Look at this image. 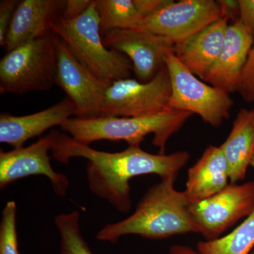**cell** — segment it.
I'll return each instance as SVG.
<instances>
[{
	"label": "cell",
	"mask_w": 254,
	"mask_h": 254,
	"mask_svg": "<svg viewBox=\"0 0 254 254\" xmlns=\"http://www.w3.org/2000/svg\"><path fill=\"white\" fill-rule=\"evenodd\" d=\"M51 153L62 163H68L73 158L86 159L90 190L124 213L131 208V179L146 175H157L161 180L177 178L190 159V153L184 150L169 155L152 154L142 149L141 145H128L117 153L101 151L58 131Z\"/></svg>",
	"instance_id": "1"
},
{
	"label": "cell",
	"mask_w": 254,
	"mask_h": 254,
	"mask_svg": "<svg viewBox=\"0 0 254 254\" xmlns=\"http://www.w3.org/2000/svg\"><path fill=\"white\" fill-rule=\"evenodd\" d=\"M176 177L163 179L147 190L134 212L121 221L108 224L97 233V240L116 243L121 237L137 235L149 240L198 233L190 213L185 191L175 187Z\"/></svg>",
	"instance_id": "2"
},
{
	"label": "cell",
	"mask_w": 254,
	"mask_h": 254,
	"mask_svg": "<svg viewBox=\"0 0 254 254\" xmlns=\"http://www.w3.org/2000/svg\"><path fill=\"white\" fill-rule=\"evenodd\" d=\"M193 115L190 112L167 108L160 113L141 118L99 116L68 119L60 127L80 143L90 145L95 141H125L128 145H141L145 136L154 135L153 144L165 154L167 143Z\"/></svg>",
	"instance_id": "3"
},
{
	"label": "cell",
	"mask_w": 254,
	"mask_h": 254,
	"mask_svg": "<svg viewBox=\"0 0 254 254\" xmlns=\"http://www.w3.org/2000/svg\"><path fill=\"white\" fill-rule=\"evenodd\" d=\"M53 32L66 43L78 61L101 81L112 83L129 78L133 71L131 60L105 46L95 0L76 19L65 21L60 18Z\"/></svg>",
	"instance_id": "4"
},
{
	"label": "cell",
	"mask_w": 254,
	"mask_h": 254,
	"mask_svg": "<svg viewBox=\"0 0 254 254\" xmlns=\"http://www.w3.org/2000/svg\"><path fill=\"white\" fill-rule=\"evenodd\" d=\"M55 38L53 33L7 52L0 60V93L50 90L56 77Z\"/></svg>",
	"instance_id": "5"
},
{
	"label": "cell",
	"mask_w": 254,
	"mask_h": 254,
	"mask_svg": "<svg viewBox=\"0 0 254 254\" xmlns=\"http://www.w3.org/2000/svg\"><path fill=\"white\" fill-rule=\"evenodd\" d=\"M165 64L172 86L168 108L196 114L214 128L229 118L234 105L230 93L200 81L174 53L167 55Z\"/></svg>",
	"instance_id": "6"
},
{
	"label": "cell",
	"mask_w": 254,
	"mask_h": 254,
	"mask_svg": "<svg viewBox=\"0 0 254 254\" xmlns=\"http://www.w3.org/2000/svg\"><path fill=\"white\" fill-rule=\"evenodd\" d=\"M171 80L166 66L151 81L118 80L107 90L100 116L141 118L168 108Z\"/></svg>",
	"instance_id": "7"
},
{
	"label": "cell",
	"mask_w": 254,
	"mask_h": 254,
	"mask_svg": "<svg viewBox=\"0 0 254 254\" xmlns=\"http://www.w3.org/2000/svg\"><path fill=\"white\" fill-rule=\"evenodd\" d=\"M254 211V180L230 183L207 199L190 203L192 220L205 240H213Z\"/></svg>",
	"instance_id": "8"
},
{
	"label": "cell",
	"mask_w": 254,
	"mask_h": 254,
	"mask_svg": "<svg viewBox=\"0 0 254 254\" xmlns=\"http://www.w3.org/2000/svg\"><path fill=\"white\" fill-rule=\"evenodd\" d=\"M222 17L215 0H170L166 6L147 16L140 28L176 43L185 41Z\"/></svg>",
	"instance_id": "9"
},
{
	"label": "cell",
	"mask_w": 254,
	"mask_h": 254,
	"mask_svg": "<svg viewBox=\"0 0 254 254\" xmlns=\"http://www.w3.org/2000/svg\"><path fill=\"white\" fill-rule=\"evenodd\" d=\"M57 70L55 83L77 107L78 118L100 116L107 90L111 83L101 81L75 58L71 50L56 36Z\"/></svg>",
	"instance_id": "10"
},
{
	"label": "cell",
	"mask_w": 254,
	"mask_h": 254,
	"mask_svg": "<svg viewBox=\"0 0 254 254\" xmlns=\"http://www.w3.org/2000/svg\"><path fill=\"white\" fill-rule=\"evenodd\" d=\"M55 135L56 131H53L29 146L0 152L1 190L25 177L42 175L50 180L55 194L66 196L69 186L68 177L55 171L48 154L54 145Z\"/></svg>",
	"instance_id": "11"
},
{
	"label": "cell",
	"mask_w": 254,
	"mask_h": 254,
	"mask_svg": "<svg viewBox=\"0 0 254 254\" xmlns=\"http://www.w3.org/2000/svg\"><path fill=\"white\" fill-rule=\"evenodd\" d=\"M107 48L128 57L139 81L148 82L166 66L167 55L174 53L175 43L143 29L113 30L103 36Z\"/></svg>",
	"instance_id": "12"
},
{
	"label": "cell",
	"mask_w": 254,
	"mask_h": 254,
	"mask_svg": "<svg viewBox=\"0 0 254 254\" xmlns=\"http://www.w3.org/2000/svg\"><path fill=\"white\" fill-rule=\"evenodd\" d=\"M66 0H23L18 1L10 24L4 48L6 51L53 34Z\"/></svg>",
	"instance_id": "13"
},
{
	"label": "cell",
	"mask_w": 254,
	"mask_h": 254,
	"mask_svg": "<svg viewBox=\"0 0 254 254\" xmlns=\"http://www.w3.org/2000/svg\"><path fill=\"white\" fill-rule=\"evenodd\" d=\"M79 116L76 104L68 97L49 108L24 116H14L8 113L0 115V142L13 148H22L33 137L47 130L61 127L71 117Z\"/></svg>",
	"instance_id": "14"
},
{
	"label": "cell",
	"mask_w": 254,
	"mask_h": 254,
	"mask_svg": "<svg viewBox=\"0 0 254 254\" xmlns=\"http://www.w3.org/2000/svg\"><path fill=\"white\" fill-rule=\"evenodd\" d=\"M254 44L253 36L240 19L229 24L221 53L203 81L228 93L237 91Z\"/></svg>",
	"instance_id": "15"
},
{
	"label": "cell",
	"mask_w": 254,
	"mask_h": 254,
	"mask_svg": "<svg viewBox=\"0 0 254 254\" xmlns=\"http://www.w3.org/2000/svg\"><path fill=\"white\" fill-rule=\"evenodd\" d=\"M230 21L220 18L194 36L175 45L174 54L195 76L204 80L218 59Z\"/></svg>",
	"instance_id": "16"
},
{
	"label": "cell",
	"mask_w": 254,
	"mask_h": 254,
	"mask_svg": "<svg viewBox=\"0 0 254 254\" xmlns=\"http://www.w3.org/2000/svg\"><path fill=\"white\" fill-rule=\"evenodd\" d=\"M230 181V172L221 147L210 145L189 169L185 191L190 203H198L216 194Z\"/></svg>",
	"instance_id": "17"
},
{
	"label": "cell",
	"mask_w": 254,
	"mask_h": 254,
	"mask_svg": "<svg viewBox=\"0 0 254 254\" xmlns=\"http://www.w3.org/2000/svg\"><path fill=\"white\" fill-rule=\"evenodd\" d=\"M220 147L228 164L230 182L245 180L254 154V108L240 110L230 134Z\"/></svg>",
	"instance_id": "18"
},
{
	"label": "cell",
	"mask_w": 254,
	"mask_h": 254,
	"mask_svg": "<svg viewBox=\"0 0 254 254\" xmlns=\"http://www.w3.org/2000/svg\"><path fill=\"white\" fill-rule=\"evenodd\" d=\"M102 36L113 30L138 29L144 18L133 0H95Z\"/></svg>",
	"instance_id": "19"
},
{
	"label": "cell",
	"mask_w": 254,
	"mask_h": 254,
	"mask_svg": "<svg viewBox=\"0 0 254 254\" xmlns=\"http://www.w3.org/2000/svg\"><path fill=\"white\" fill-rule=\"evenodd\" d=\"M254 249V211L235 230L213 240L200 241L197 254H251Z\"/></svg>",
	"instance_id": "20"
},
{
	"label": "cell",
	"mask_w": 254,
	"mask_h": 254,
	"mask_svg": "<svg viewBox=\"0 0 254 254\" xmlns=\"http://www.w3.org/2000/svg\"><path fill=\"white\" fill-rule=\"evenodd\" d=\"M80 217L76 210L55 216V226L60 235L59 254H94L82 235Z\"/></svg>",
	"instance_id": "21"
},
{
	"label": "cell",
	"mask_w": 254,
	"mask_h": 254,
	"mask_svg": "<svg viewBox=\"0 0 254 254\" xmlns=\"http://www.w3.org/2000/svg\"><path fill=\"white\" fill-rule=\"evenodd\" d=\"M16 202H7L1 213L0 222V254H21L16 231Z\"/></svg>",
	"instance_id": "22"
},
{
	"label": "cell",
	"mask_w": 254,
	"mask_h": 254,
	"mask_svg": "<svg viewBox=\"0 0 254 254\" xmlns=\"http://www.w3.org/2000/svg\"><path fill=\"white\" fill-rule=\"evenodd\" d=\"M237 92L245 101L254 103V44L242 70Z\"/></svg>",
	"instance_id": "23"
},
{
	"label": "cell",
	"mask_w": 254,
	"mask_h": 254,
	"mask_svg": "<svg viewBox=\"0 0 254 254\" xmlns=\"http://www.w3.org/2000/svg\"><path fill=\"white\" fill-rule=\"evenodd\" d=\"M18 1L16 0H1L0 1V45L4 46L6 34L12 21Z\"/></svg>",
	"instance_id": "24"
},
{
	"label": "cell",
	"mask_w": 254,
	"mask_h": 254,
	"mask_svg": "<svg viewBox=\"0 0 254 254\" xmlns=\"http://www.w3.org/2000/svg\"><path fill=\"white\" fill-rule=\"evenodd\" d=\"M92 0H66L61 18L72 21L79 17L89 7Z\"/></svg>",
	"instance_id": "25"
},
{
	"label": "cell",
	"mask_w": 254,
	"mask_h": 254,
	"mask_svg": "<svg viewBox=\"0 0 254 254\" xmlns=\"http://www.w3.org/2000/svg\"><path fill=\"white\" fill-rule=\"evenodd\" d=\"M240 20L254 39V0H239Z\"/></svg>",
	"instance_id": "26"
},
{
	"label": "cell",
	"mask_w": 254,
	"mask_h": 254,
	"mask_svg": "<svg viewBox=\"0 0 254 254\" xmlns=\"http://www.w3.org/2000/svg\"><path fill=\"white\" fill-rule=\"evenodd\" d=\"M221 10L222 18H226L229 21L235 22L240 19V6L239 0H218Z\"/></svg>",
	"instance_id": "27"
},
{
	"label": "cell",
	"mask_w": 254,
	"mask_h": 254,
	"mask_svg": "<svg viewBox=\"0 0 254 254\" xmlns=\"http://www.w3.org/2000/svg\"><path fill=\"white\" fill-rule=\"evenodd\" d=\"M137 9L143 18L150 16L155 11L166 6L170 0H133Z\"/></svg>",
	"instance_id": "28"
},
{
	"label": "cell",
	"mask_w": 254,
	"mask_h": 254,
	"mask_svg": "<svg viewBox=\"0 0 254 254\" xmlns=\"http://www.w3.org/2000/svg\"><path fill=\"white\" fill-rule=\"evenodd\" d=\"M165 254H197L195 250L187 245H175L169 249Z\"/></svg>",
	"instance_id": "29"
},
{
	"label": "cell",
	"mask_w": 254,
	"mask_h": 254,
	"mask_svg": "<svg viewBox=\"0 0 254 254\" xmlns=\"http://www.w3.org/2000/svg\"><path fill=\"white\" fill-rule=\"evenodd\" d=\"M251 166L253 167L254 168V154L253 155V158L252 159V161H251Z\"/></svg>",
	"instance_id": "30"
},
{
	"label": "cell",
	"mask_w": 254,
	"mask_h": 254,
	"mask_svg": "<svg viewBox=\"0 0 254 254\" xmlns=\"http://www.w3.org/2000/svg\"><path fill=\"white\" fill-rule=\"evenodd\" d=\"M251 254H254V249L253 251H252V253H251Z\"/></svg>",
	"instance_id": "31"
}]
</instances>
